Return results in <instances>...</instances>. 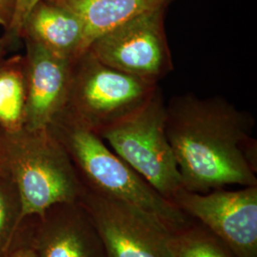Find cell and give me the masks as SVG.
<instances>
[{
	"label": "cell",
	"instance_id": "14",
	"mask_svg": "<svg viewBox=\"0 0 257 257\" xmlns=\"http://www.w3.org/2000/svg\"><path fill=\"white\" fill-rule=\"evenodd\" d=\"M172 257H236L205 226L192 222L171 235Z\"/></svg>",
	"mask_w": 257,
	"mask_h": 257
},
{
	"label": "cell",
	"instance_id": "9",
	"mask_svg": "<svg viewBox=\"0 0 257 257\" xmlns=\"http://www.w3.org/2000/svg\"><path fill=\"white\" fill-rule=\"evenodd\" d=\"M24 43L27 80L24 128H46L64 109L74 60L35 42L25 40Z\"/></svg>",
	"mask_w": 257,
	"mask_h": 257
},
{
	"label": "cell",
	"instance_id": "11",
	"mask_svg": "<svg viewBox=\"0 0 257 257\" xmlns=\"http://www.w3.org/2000/svg\"><path fill=\"white\" fill-rule=\"evenodd\" d=\"M20 39L70 60L85 53L82 20L55 0H39L31 9L22 24Z\"/></svg>",
	"mask_w": 257,
	"mask_h": 257
},
{
	"label": "cell",
	"instance_id": "10",
	"mask_svg": "<svg viewBox=\"0 0 257 257\" xmlns=\"http://www.w3.org/2000/svg\"><path fill=\"white\" fill-rule=\"evenodd\" d=\"M33 248L37 257H106L101 240L79 203L53 207L40 218Z\"/></svg>",
	"mask_w": 257,
	"mask_h": 257
},
{
	"label": "cell",
	"instance_id": "7",
	"mask_svg": "<svg viewBox=\"0 0 257 257\" xmlns=\"http://www.w3.org/2000/svg\"><path fill=\"white\" fill-rule=\"evenodd\" d=\"M172 202L220 239L236 257H257V186L207 193L180 189Z\"/></svg>",
	"mask_w": 257,
	"mask_h": 257
},
{
	"label": "cell",
	"instance_id": "13",
	"mask_svg": "<svg viewBox=\"0 0 257 257\" xmlns=\"http://www.w3.org/2000/svg\"><path fill=\"white\" fill-rule=\"evenodd\" d=\"M27 80L24 55L0 62V131L18 132L25 126Z\"/></svg>",
	"mask_w": 257,
	"mask_h": 257
},
{
	"label": "cell",
	"instance_id": "4",
	"mask_svg": "<svg viewBox=\"0 0 257 257\" xmlns=\"http://www.w3.org/2000/svg\"><path fill=\"white\" fill-rule=\"evenodd\" d=\"M159 87L103 64L86 51L73 61L62 111L99 135L144 105Z\"/></svg>",
	"mask_w": 257,
	"mask_h": 257
},
{
	"label": "cell",
	"instance_id": "17",
	"mask_svg": "<svg viewBox=\"0 0 257 257\" xmlns=\"http://www.w3.org/2000/svg\"><path fill=\"white\" fill-rule=\"evenodd\" d=\"M18 0H0V26L7 31L13 21Z\"/></svg>",
	"mask_w": 257,
	"mask_h": 257
},
{
	"label": "cell",
	"instance_id": "2",
	"mask_svg": "<svg viewBox=\"0 0 257 257\" xmlns=\"http://www.w3.org/2000/svg\"><path fill=\"white\" fill-rule=\"evenodd\" d=\"M48 128L64 147L86 189L137 209L171 234L193 222L114 154L96 133L63 111Z\"/></svg>",
	"mask_w": 257,
	"mask_h": 257
},
{
	"label": "cell",
	"instance_id": "12",
	"mask_svg": "<svg viewBox=\"0 0 257 257\" xmlns=\"http://www.w3.org/2000/svg\"><path fill=\"white\" fill-rule=\"evenodd\" d=\"M72 10L84 25V50L102 34L144 14L168 9L176 0H55Z\"/></svg>",
	"mask_w": 257,
	"mask_h": 257
},
{
	"label": "cell",
	"instance_id": "6",
	"mask_svg": "<svg viewBox=\"0 0 257 257\" xmlns=\"http://www.w3.org/2000/svg\"><path fill=\"white\" fill-rule=\"evenodd\" d=\"M166 12L147 13L113 28L96 37L87 51L112 69L158 84L174 71Z\"/></svg>",
	"mask_w": 257,
	"mask_h": 257
},
{
	"label": "cell",
	"instance_id": "16",
	"mask_svg": "<svg viewBox=\"0 0 257 257\" xmlns=\"http://www.w3.org/2000/svg\"><path fill=\"white\" fill-rule=\"evenodd\" d=\"M39 0H18L17 8L13 21L9 29L5 31V37L9 40L11 45L17 40L20 39V31L24 19L27 17L29 12L37 4Z\"/></svg>",
	"mask_w": 257,
	"mask_h": 257
},
{
	"label": "cell",
	"instance_id": "18",
	"mask_svg": "<svg viewBox=\"0 0 257 257\" xmlns=\"http://www.w3.org/2000/svg\"><path fill=\"white\" fill-rule=\"evenodd\" d=\"M6 257H37V255L33 247H23L15 249Z\"/></svg>",
	"mask_w": 257,
	"mask_h": 257
},
{
	"label": "cell",
	"instance_id": "5",
	"mask_svg": "<svg viewBox=\"0 0 257 257\" xmlns=\"http://www.w3.org/2000/svg\"><path fill=\"white\" fill-rule=\"evenodd\" d=\"M111 151L172 202L183 188L166 132V103L159 87L144 105L98 135Z\"/></svg>",
	"mask_w": 257,
	"mask_h": 257
},
{
	"label": "cell",
	"instance_id": "3",
	"mask_svg": "<svg viewBox=\"0 0 257 257\" xmlns=\"http://www.w3.org/2000/svg\"><path fill=\"white\" fill-rule=\"evenodd\" d=\"M0 167L20 201V223L42 218L61 204L79 202L83 185L71 158L49 128L0 131Z\"/></svg>",
	"mask_w": 257,
	"mask_h": 257
},
{
	"label": "cell",
	"instance_id": "8",
	"mask_svg": "<svg viewBox=\"0 0 257 257\" xmlns=\"http://www.w3.org/2000/svg\"><path fill=\"white\" fill-rule=\"evenodd\" d=\"M78 203L92 221L106 257H172V234L137 209L86 188Z\"/></svg>",
	"mask_w": 257,
	"mask_h": 257
},
{
	"label": "cell",
	"instance_id": "15",
	"mask_svg": "<svg viewBox=\"0 0 257 257\" xmlns=\"http://www.w3.org/2000/svg\"><path fill=\"white\" fill-rule=\"evenodd\" d=\"M19 193L8 176L0 175V257H6L20 227Z\"/></svg>",
	"mask_w": 257,
	"mask_h": 257
},
{
	"label": "cell",
	"instance_id": "1",
	"mask_svg": "<svg viewBox=\"0 0 257 257\" xmlns=\"http://www.w3.org/2000/svg\"><path fill=\"white\" fill-rule=\"evenodd\" d=\"M255 118L220 95H175L166 132L184 189L207 193L228 185L257 186Z\"/></svg>",
	"mask_w": 257,
	"mask_h": 257
},
{
	"label": "cell",
	"instance_id": "20",
	"mask_svg": "<svg viewBox=\"0 0 257 257\" xmlns=\"http://www.w3.org/2000/svg\"><path fill=\"white\" fill-rule=\"evenodd\" d=\"M3 173H2V170H1V167H0V175H2Z\"/></svg>",
	"mask_w": 257,
	"mask_h": 257
},
{
	"label": "cell",
	"instance_id": "19",
	"mask_svg": "<svg viewBox=\"0 0 257 257\" xmlns=\"http://www.w3.org/2000/svg\"><path fill=\"white\" fill-rule=\"evenodd\" d=\"M9 40L4 36L3 37H0V62L5 58V56L7 55L8 52V48H9Z\"/></svg>",
	"mask_w": 257,
	"mask_h": 257
}]
</instances>
